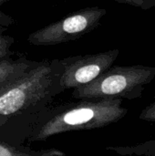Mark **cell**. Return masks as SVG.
I'll return each mask as SVG.
<instances>
[{
	"label": "cell",
	"instance_id": "3957f363",
	"mask_svg": "<svg viewBox=\"0 0 155 156\" xmlns=\"http://www.w3.org/2000/svg\"><path fill=\"white\" fill-rule=\"evenodd\" d=\"M155 78V67L111 66L91 82L73 89L75 99H140Z\"/></svg>",
	"mask_w": 155,
	"mask_h": 156
},
{
	"label": "cell",
	"instance_id": "5b68a950",
	"mask_svg": "<svg viewBox=\"0 0 155 156\" xmlns=\"http://www.w3.org/2000/svg\"><path fill=\"white\" fill-rule=\"evenodd\" d=\"M118 48L100 53L78 55L59 59L62 72L59 80L63 91L88 84L97 79L117 59Z\"/></svg>",
	"mask_w": 155,
	"mask_h": 156
},
{
	"label": "cell",
	"instance_id": "ba28073f",
	"mask_svg": "<svg viewBox=\"0 0 155 156\" xmlns=\"http://www.w3.org/2000/svg\"><path fill=\"white\" fill-rule=\"evenodd\" d=\"M106 150L121 155L155 156V139L131 146H110Z\"/></svg>",
	"mask_w": 155,
	"mask_h": 156
},
{
	"label": "cell",
	"instance_id": "277c9868",
	"mask_svg": "<svg viewBox=\"0 0 155 156\" xmlns=\"http://www.w3.org/2000/svg\"><path fill=\"white\" fill-rule=\"evenodd\" d=\"M106 14L107 9L98 6L79 9L30 33L27 41L33 46L48 47L78 40L96 29Z\"/></svg>",
	"mask_w": 155,
	"mask_h": 156
},
{
	"label": "cell",
	"instance_id": "8992f818",
	"mask_svg": "<svg viewBox=\"0 0 155 156\" xmlns=\"http://www.w3.org/2000/svg\"><path fill=\"white\" fill-rule=\"evenodd\" d=\"M36 62L25 56L16 59L8 58L0 60V90L22 76Z\"/></svg>",
	"mask_w": 155,
	"mask_h": 156
},
{
	"label": "cell",
	"instance_id": "6da1fadb",
	"mask_svg": "<svg viewBox=\"0 0 155 156\" xmlns=\"http://www.w3.org/2000/svg\"><path fill=\"white\" fill-rule=\"evenodd\" d=\"M122 104V99H81L78 102L57 106L36 122L28 142H45L57 134L107 127L128 113Z\"/></svg>",
	"mask_w": 155,
	"mask_h": 156
},
{
	"label": "cell",
	"instance_id": "8fae6325",
	"mask_svg": "<svg viewBox=\"0 0 155 156\" xmlns=\"http://www.w3.org/2000/svg\"><path fill=\"white\" fill-rule=\"evenodd\" d=\"M140 120L155 123V101L146 106L140 114Z\"/></svg>",
	"mask_w": 155,
	"mask_h": 156
},
{
	"label": "cell",
	"instance_id": "30bf717a",
	"mask_svg": "<svg viewBox=\"0 0 155 156\" xmlns=\"http://www.w3.org/2000/svg\"><path fill=\"white\" fill-rule=\"evenodd\" d=\"M120 4L139 7L143 10H150L155 7V0H113Z\"/></svg>",
	"mask_w": 155,
	"mask_h": 156
},
{
	"label": "cell",
	"instance_id": "7c38bea8",
	"mask_svg": "<svg viewBox=\"0 0 155 156\" xmlns=\"http://www.w3.org/2000/svg\"><path fill=\"white\" fill-rule=\"evenodd\" d=\"M9 1L10 0H0V26H4L6 27L14 26L16 23V20L13 16L5 14L2 10V5Z\"/></svg>",
	"mask_w": 155,
	"mask_h": 156
},
{
	"label": "cell",
	"instance_id": "9c48e42d",
	"mask_svg": "<svg viewBox=\"0 0 155 156\" xmlns=\"http://www.w3.org/2000/svg\"><path fill=\"white\" fill-rule=\"evenodd\" d=\"M6 30V27L0 26V60L11 58L15 55L11 48L16 40L13 37L4 34Z\"/></svg>",
	"mask_w": 155,
	"mask_h": 156
},
{
	"label": "cell",
	"instance_id": "52a82bcc",
	"mask_svg": "<svg viewBox=\"0 0 155 156\" xmlns=\"http://www.w3.org/2000/svg\"><path fill=\"white\" fill-rule=\"evenodd\" d=\"M65 153L55 149L33 150L29 147L12 145L8 143L0 141V156H64Z\"/></svg>",
	"mask_w": 155,
	"mask_h": 156
},
{
	"label": "cell",
	"instance_id": "7a4b0ae2",
	"mask_svg": "<svg viewBox=\"0 0 155 156\" xmlns=\"http://www.w3.org/2000/svg\"><path fill=\"white\" fill-rule=\"evenodd\" d=\"M59 59L37 61L22 76L0 90V127L11 119L48 103L62 92Z\"/></svg>",
	"mask_w": 155,
	"mask_h": 156
}]
</instances>
